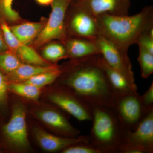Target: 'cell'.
<instances>
[{
	"label": "cell",
	"instance_id": "4fadbf2b",
	"mask_svg": "<svg viewBox=\"0 0 153 153\" xmlns=\"http://www.w3.org/2000/svg\"><path fill=\"white\" fill-rule=\"evenodd\" d=\"M74 3L96 18L102 15H128L130 0H72Z\"/></svg>",
	"mask_w": 153,
	"mask_h": 153
},
{
	"label": "cell",
	"instance_id": "4316f807",
	"mask_svg": "<svg viewBox=\"0 0 153 153\" xmlns=\"http://www.w3.org/2000/svg\"><path fill=\"white\" fill-rule=\"evenodd\" d=\"M149 31L141 35L136 44L153 55V36L150 35Z\"/></svg>",
	"mask_w": 153,
	"mask_h": 153
},
{
	"label": "cell",
	"instance_id": "cb8c5ba5",
	"mask_svg": "<svg viewBox=\"0 0 153 153\" xmlns=\"http://www.w3.org/2000/svg\"><path fill=\"white\" fill-rule=\"evenodd\" d=\"M22 63L19 57L10 50L0 54V69L5 74L14 71Z\"/></svg>",
	"mask_w": 153,
	"mask_h": 153
},
{
	"label": "cell",
	"instance_id": "8fae6325",
	"mask_svg": "<svg viewBox=\"0 0 153 153\" xmlns=\"http://www.w3.org/2000/svg\"><path fill=\"white\" fill-rule=\"evenodd\" d=\"M153 152V109L136 128L128 135L125 144L119 153Z\"/></svg>",
	"mask_w": 153,
	"mask_h": 153
},
{
	"label": "cell",
	"instance_id": "e0dca14e",
	"mask_svg": "<svg viewBox=\"0 0 153 153\" xmlns=\"http://www.w3.org/2000/svg\"><path fill=\"white\" fill-rule=\"evenodd\" d=\"M59 66L57 64L49 66H41L22 63L14 71L6 74V78L8 83L22 82L37 74L56 69Z\"/></svg>",
	"mask_w": 153,
	"mask_h": 153
},
{
	"label": "cell",
	"instance_id": "ac0fdd59",
	"mask_svg": "<svg viewBox=\"0 0 153 153\" xmlns=\"http://www.w3.org/2000/svg\"><path fill=\"white\" fill-rule=\"evenodd\" d=\"M45 23L46 22H27L9 26L11 32L19 41L29 45L37 38Z\"/></svg>",
	"mask_w": 153,
	"mask_h": 153
},
{
	"label": "cell",
	"instance_id": "7a4b0ae2",
	"mask_svg": "<svg viewBox=\"0 0 153 153\" xmlns=\"http://www.w3.org/2000/svg\"><path fill=\"white\" fill-rule=\"evenodd\" d=\"M100 35L128 54L130 47L153 27V7L147 6L132 16L104 15L96 17Z\"/></svg>",
	"mask_w": 153,
	"mask_h": 153
},
{
	"label": "cell",
	"instance_id": "5b68a950",
	"mask_svg": "<svg viewBox=\"0 0 153 153\" xmlns=\"http://www.w3.org/2000/svg\"><path fill=\"white\" fill-rule=\"evenodd\" d=\"M27 102L28 116L48 131L65 137L75 138L80 135V130L69 121L71 116L59 108L41 99Z\"/></svg>",
	"mask_w": 153,
	"mask_h": 153
},
{
	"label": "cell",
	"instance_id": "44dd1931",
	"mask_svg": "<svg viewBox=\"0 0 153 153\" xmlns=\"http://www.w3.org/2000/svg\"><path fill=\"white\" fill-rule=\"evenodd\" d=\"M63 65L59 66L56 69L37 74L22 82L43 88L55 83L63 73Z\"/></svg>",
	"mask_w": 153,
	"mask_h": 153
},
{
	"label": "cell",
	"instance_id": "30bf717a",
	"mask_svg": "<svg viewBox=\"0 0 153 153\" xmlns=\"http://www.w3.org/2000/svg\"><path fill=\"white\" fill-rule=\"evenodd\" d=\"M72 0H54L48 21L33 42L34 48H38L53 40L63 42L67 38L65 30L66 11Z\"/></svg>",
	"mask_w": 153,
	"mask_h": 153
},
{
	"label": "cell",
	"instance_id": "7402d4cb",
	"mask_svg": "<svg viewBox=\"0 0 153 153\" xmlns=\"http://www.w3.org/2000/svg\"><path fill=\"white\" fill-rule=\"evenodd\" d=\"M41 57L52 64H57L62 59L68 58L66 47L63 42H54L48 44L42 50Z\"/></svg>",
	"mask_w": 153,
	"mask_h": 153
},
{
	"label": "cell",
	"instance_id": "d4e9b609",
	"mask_svg": "<svg viewBox=\"0 0 153 153\" xmlns=\"http://www.w3.org/2000/svg\"><path fill=\"white\" fill-rule=\"evenodd\" d=\"M138 61L140 67L141 74L143 78H147L153 73V55L142 47L139 46Z\"/></svg>",
	"mask_w": 153,
	"mask_h": 153
},
{
	"label": "cell",
	"instance_id": "8992f818",
	"mask_svg": "<svg viewBox=\"0 0 153 153\" xmlns=\"http://www.w3.org/2000/svg\"><path fill=\"white\" fill-rule=\"evenodd\" d=\"M40 99L57 106L79 121L92 119V108L71 91L59 85L52 84L43 88Z\"/></svg>",
	"mask_w": 153,
	"mask_h": 153
},
{
	"label": "cell",
	"instance_id": "f546056e",
	"mask_svg": "<svg viewBox=\"0 0 153 153\" xmlns=\"http://www.w3.org/2000/svg\"><path fill=\"white\" fill-rule=\"evenodd\" d=\"M37 3L42 6H48L51 5L54 0H36Z\"/></svg>",
	"mask_w": 153,
	"mask_h": 153
},
{
	"label": "cell",
	"instance_id": "2e32d148",
	"mask_svg": "<svg viewBox=\"0 0 153 153\" xmlns=\"http://www.w3.org/2000/svg\"><path fill=\"white\" fill-rule=\"evenodd\" d=\"M98 61L115 93L137 91V86L131 84L123 74L107 63L101 55H98Z\"/></svg>",
	"mask_w": 153,
	"mask_h": 153
},
{
	"label": "cell",
	"instance_id": "5bb4252c",
	"mask_svg": "<svg viewBox=\"0 0 153 153\" xmlns=\"http://www.w3.org/2000/svg\"><path fill=\"white\" fill-rule=\"evenodd\" d=\"M0 25L9 50L13 52L22 63L41 66L54 64L44 60L33 47L19 41L11 32L9 25L6 22H0Z\"/></svg>",
	"mask_w": 153,
	"mask_h": 153
},
{
	"label": "cell",
	"instance_id": "d6986e66",
	"mask_svg": "<svg viewBox=\"0 0 153 153\" xmlns=\"http://www.w3.org/2000/svg\"><path fill=\"white\" fill-rule=\"evenodd\" d=\"M10 92L30 101H37L41 98L42 88L24 82L8 83Z\"/></svg>",
	"mask_w": 153,
	"mask_h": 153
},
{
	"label": "cell",
	"instance_id": "83f0119b",
	"mask_svg": "<svg viewBox=\"0 0 153 153\" xmlns=\"http://www.w3.org/2000/svg\"><path fill=\"white\" fill-rule=\"evenodd\" d=\"M143 104L149 110L153 109V83L143 95L140 96Z\"/></svg>",
	"mask_w": 153,
	"mask_h": 153
},
{
	"label": "cell",
	"instance_id": "7c38bea8",
	"mask_svg": "<svg viewBox=\"0 0 153 153\" xmlns=\"http://www.w3.org/2000/svg\"><path fill=\"white\" fill-rule=\"evenodd\" d=\"M107 63L125 76L133 85L137 86L132 65L128 54L121 52L103 36L100 35L94 41Z\"/></svg>",
	"mask_w": 153,
	"mask_h": 153
},
{
	"label": "cell",
	"instance_id": "52a82bcc",
	"mask_svg": "<svg viewBox=\"0 0 153 153\" xmlns=\"http://www.w3.org/2000/svg\"><path fill=\"white\" fill-rule=\"evenodd\" d=\"M111 108L124 128L130 131L134 130L152 110L145 107L137 91L115 93Z\"/></svg>",
	"mask_w": 153,
	"mask_h": 153
},
{
	"label": "cell",
	"instance_id": "ffe728a7",
	"mask_svg": "<svg viewBox=\"0 0 153 153\" xmlns=\"http://www.w3.org/2000/svg\"><path fill=\"white\" fill-rule=\"evenodd\" d=\"M10 99L6 74L0 69V122L7 121L10 117Z\"/></svg>",
	"mask_w": 153,
	"mask_h": 153
},
{
	"label": "cell",
	"instance_id": "6da1fadb",
	"mask_svg": "<svg viewBox=\"0 0 153 153\" xmlns=\"http://www.w3.org/2000/svg\"><path fill=\"white\" fill-rule=\"evenodd\" d=\"M99 55L71 59L53 84L66 88L92 108L111 107L115 92L98 63Z\"/></svg>",
	"mask_w": 153,
	"mask_h": 153
},
{
	"label": "cell",
	"instance_id": "ba28073f",
	"mask_svg": "<svg viewBox=\"0 0 153 153\" xmlns=\"http://www.w3.org/2000/svg\"><path fill=\"white\" fill-rule=\"evenodd\" d=\"M29 138L33 146L37 150L44 153H60L64 149L77 143L90 142L89 136L75 138L65 137L50 132L41 126L27 115Z\"/></svg>",
	"mask_w": 153,
	"mask_h": 153
},
{
	"label": "cell",
	"instance_id": "603a6c76",
	"mask_svg": "<svg viewBox=\"0 0 153 153\" xmlns=\"http://www.w3.org/2000/svg\"><path fill=\"white\" fill-rule=\"evenodd\" d=\"M14 1L0 0V22H4L9 25L22 20L19 13L13 8Z\"/></svg>",
	"mask_w": 153,
	"mask_h": 153
},
{
	"label": "cell",
	"instance_id": "9a60e30c",
	"mask_svg": "<svg viewBox=\"0 0 153 153\" xmlns=\"http://www.w3.org/2000/svg\"><path fill=\"white\" fill-rule=\"evenodd\" d=\"M66 47L68 58L78 59L100 55L94 41L84 38L67 36L63 42Z\"/></svg>",
	"mask_w": 153,
	"mask_h": 153
},
{
	"label": "cell",
	"instance_id": "277c9868",
	"mask_svg": "<svg viewBox=\"0 0 153 153\" xmlns=\"http://www.w3.org/2000/svg\"><path fill=\"white\" fill-rule=\"evenodd\" d=\"M91 121L90 143L102 153H119L130 131L124 128L112 108H92Z\"/></svg>",
	"mask_w": 153,
	"mask_h": 153
},
{
	"label": "cell",
	"instance_id": "3957f363",
	"mask_svg": "<svg viewBox=\"0 0 153 153\" xmlns=\"http://www.w3.org/2000/svg\"><path fill=\"white\" fill-rule=\"evenodd\" d=\"M27 102L11 93L10 117L0 122V153H34L28 134Z\"/></svg>",
	"mask_w": 153,
	"mask_h": 153
},
{
	"label": "cell",
	"instance_id": "484cf974",
	"mask_svg": "<svg viewBox=\"0 0 153 153\" xmlns=\"http://www.w3.org/2000/svg\"><path fill=\"white\" fill-rule=\"evenodd\" d=\"M60 153H102L90 142L77 143L64 149Z\"/></svg>",
	"mask_w": 153,
	"mask_h": 153
},
{
	"label": "cell",
	"instance_id": "f1b7e54d",
	"mask_svg": "<svg viewBox=\"0 0 153 153\" xmlns=\"http://www.w3.org/2000/svg\"><path fill=\"white\" fill-rule=\"evenodd\" d=\"M8 47L6 43L5 39L1 25H0V54L8 51Z\"/></svg>",
	"mask_w": 153,
	"mask_h": 153
},
{
	"label": "cell",
	"instance_id": "9c48e42d",
	"mask_svg": "<svg viewBox=\"0 0 153 153\" xmlns=\"http://www.w3.org/2000/svg\"><path fill=\"white\" fill-rule=\"evenodd\" d=\"M64 25L67 36L94 41L100 35L96 18L72 2L66 11Z\"/></svg>",
	"mask_w": 153,
	"mask_h": 153
}]
</instances>
